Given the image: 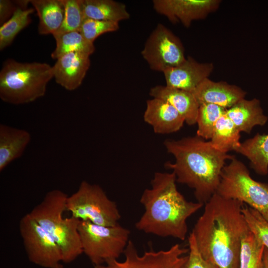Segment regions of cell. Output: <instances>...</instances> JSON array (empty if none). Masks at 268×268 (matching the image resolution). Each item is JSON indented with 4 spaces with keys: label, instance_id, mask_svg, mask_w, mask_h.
<instances>
[{
    "label": "cell",
    "instance_id": "cell-1",
    "mask_svg": "<svg viewBox=\"0 0 268 268\" xmlns=\"http://www.w3.org/2000/svg\"><path fill=\"white\" fill-rule=\"evenodd\" d=\"M244 203L217 193L205 203L194 234L203 259L219 268H239L242 241L250 231L242 212Z\"/></svg>",
    "mask_w": 268,
    "mask_h": 268
},
{
    "label": "cell",
    "instance_id": "cell-2",
    "mask_svg": "<svg viewBox=\"0 0 268 268\" xmlns=\"http://www.w3.org/2000/svg\"><path fill=\"white\" fill-rule=\"evenodd\" d=\"M164 145L175 158L174 163L167 162L165 166L172 170L177 182L194 190L198 202L205 204L217 191L226 161L234 156L216 149L210 141L197 135L168 139Z\"/></svg>",
    "mask_w": 268,
    "mask_h": 268
},
{
    "label": "cell",
    "instance_id": "cell-3",
    "mask_svg": "<svg viewBox=\"0 0 268 268\" xmlns=\"http://www.w3.org/2000/svg\"><path fill=\"white\" fill-rule=\"evenodd\" d=\"M175 174L156 172L151 188L140 199L144 212L135 224L136 228L158 236L184 240L188 232V218L204 204L189 201L178 191Z\"/></svg>",
    "mask_w": 268,
    "mask_h": 268
},
{
    "label": "cell",
    "instance_id": "cell-4",
    "mask_svg": "<svg viewBox=\"0 0 268 268\" xmlns=\"http://www.w3.org/2000/svg\"><path fill=\"white\" fill-rule=\"evenodd\" d=\"M67 197L61 190H51L29 213L59 245L65 263L73 262L83 253L78 230L80 220L63 217Z\"/></svg>",
    "mask_w": 268,
    "mask_h": 268
},
{
    "label": "cell",
    "instance_id": "cell-5",
    "mask_svg": "<svg viewBox=\"0 0 268 268\" xmlns=\"http://www.w3.org/2000/svg\"><path fill=\"white\" fill-rule=\"evenodd\" d=\"M53 78L52 66L47 63L8 59L0 71V98L14 105L32 102L45 95Z\"/></svg>",
    "mask_w": 268,
    "mask_h": 268
},
{
    "label": "cell",
    "instance_id": "cell-6",
    "mask_svg": "<svg viewBox=\"0 0 268 268\" xmlns=\"http://www.w3.org/2000/svg\"><path fill=\"white\" fill-rule=\"evenodd\" d=\"M224 167L216 193L247 203L268 222V184L257 181L246 166L235 156Z\"/></svg>",
    "mask_w": 268,
    "mask_h": 268
},
{
    "label": "cell",
    "instance_id": "cell-7",
    "mask_svg": "<svg viewBox=\"0 0 268 268\" xmlns=\"http://www.w3.org/2000/svg\"><path fill=\"white\" fill-rule=\"evenodd\" d=\"M78 232L83 253L94 265L117 260L126 249L130 231L119 223L112 226L79 221Z\"/></svg>",
    "mask_w": 268,
    "mask_h": 268
},
{
    "label": "cell",
    "instance_id": "cell-8",
    "mask_svg": "<svg viewBox=\"0 0 268 268\" xmlns=\"http://www.w3.org/2000/svg\"><path fill=\"white\" fill-rule=\"evenodd\" d=\"M66 208L72 216L99 225L114 226L121 218L117 204L102 188L86 181L81 182L78 190L68 196Z\"/></svg>",
    "mask_w": 268,
    "mask_h": 268
},
{
    "label": "cell",
    "instance_id": "cell-9",
    "mask_svg": "<svg viewBox=\"0 0 268 268\" xmlns=\"http://www.w3.org/2000/svg\"><path fill=\"white\" fill-rule=\"evenodd\" d=\"M19 231L31 262L45 268H56L62 262L59 245L29 213L21 218Z\"/></svg>",
    "mask_w": 268,
    "mask_h": 268
},
{
    "label": "cell",
    "instance_id": "cell-10",
    "mask_svg": "<svg viewBox=\"0 0 268 268\" xmlns=\"http://www.w3.org/2000/svg\"><path fill=\"white\" fill-rule=\"evenodd\" d=\"M141 54L151 69L162 72L186 59L179 38L161 23L149 35Z\"/></svg>",
    "mask_w": 268,
    "mask_h": 268
},
{
    "label": "cell",
    "instance_id": "cell-11",
    "mask_svg": "<svg viewBox=\"0 0 268 268\" xmlns=\"http://www.w3.org/2000/svg\"><path fill=\"white\" fill-rule=\"evenodd\" d=\"M189 249L176 244L167 250H151L139 255L134 244L129 240L124 252L125 259L107 261L105 265L94 266V268H182L188 258Z\"/></svg>",
    "mask_w": 268,
    "mask_h": 268
},
{
    "label": "cell",
    "instance_id": "cell-12",
    "mask_svg": "<svg viewBox=\"0 0 268 268\" xmlns=\"http://www.w3.org/2000/svg\"><path fill=\"white\" fill-rule=\"evenodd\" d=\"M219 0H154V9L173 23L180 22L185 27L194 20L202 19L219 7Z\"/></svg>",
    "mask_w": 268,
    "mask_h": 268
},
{
    "label": "cell",
    "instance_id": "cell-13",
    "mask_svg": "<svg viewBox=\"0 0 268 268\" xmlns=\"http://www.w3.org/2000/svg\"><path fill=\"white\" fill-rule=\"evenodd\" d=\"M212 63H200L189 57L180 65L163 72L166 85L193 93L213 70Z\"/></svg>",
    "mask_w": 268,
    "mask_h": 268
},
{
    "label": "cell",
    "instance_id": "cell-14",
    "mask_svg": "<svg viewBox=\"0 0 268 268\" xmlns=\"http://www.w3.org/2000/svg\"><path fill=\"white\" fill-rule=\"evenodd\" d=\"M89 58L76 52L69 53L59 58L52 66L56 82L68 91L78 88L90 67Z\"/></svg>",
    "mask_w": 268,
    "mask_h": 268
},
{
    "label": "cell",
    "instance_id": "cell-15",
    "mask_svg": "<svg viewBox=\"0 0 268 268\" xmlns=\"http://www.w3.org/2000/svg\"><path fill=\"white\" fill-rule=\"evenodd\" d=\"M199 105L212 104L225 109L245 98L246 92L239 87L224 81L204 79L193 93Z\"/></svg>",
    "mask_w": 268,
    "mask_h": 268
},
{
    "label": "cell",
    "instance_id": "cell-16",
    "mask_svg": "<svg viewBox=\"0 0 268 268\" xmlns=\"http://www.w3.org/2000/svg\"><path fill=\"white\" fill-rule=\"evenodd\" d=\"M143 119L151 126L154 133L158 134L176 132L185 122L183 117L171 105L156 98L147 100Z\"/></svg>",
    "mask_w": 268,
    "mask_h": 268
},
{
    "label": "cell",
    "instance_id": "cell-17",
    "mask_svg": "<svg viewBox=\"0 0 268 268\" xmlns=\"http://www.w3.org/2000/svg\"><path fill=\"white\" fill-rule=\"evenodd\" d=\"M149 94L152 98L162 99L171 105L188 125L192 126L197 123L200 105L192 93L157 85L150 89Z\"/></svg>",
    "mask_w": 268,
    "mask_h": 268
},
{
    "label": "cell",
    "instance_id": "cell-18",
    "mask_svg": "<svg viewBox=\"0 0 268 268\" xmlns=\"http://www.w3.org/2000/svg\"><path fill=\"white\" fill-rule=\"evenodd\" d=\"M27 131L0 125V171L23 154L31 141Z\"/></svg>",
    "mask_w": 268,
    "mask_h": 268
},
{
    "label": "cell",
    "instance_id": "cell-19",
    "mask_svg": "<svg viewBox=\"0 0 268 268\" xmlns=\"http://www.w3.org/2000/svg\"><path fill=\"white\" fill-rule=\"evenodd\" d=\"M225 114L240 132L248 134L251 133L254 127L263 126L268 120V117L264 114L260 101L256 98H244L226 109Z\"/></svg>",
    "mask_w": 268,
    "mask_h": 268
},
{
    "label": "cell",
    "instance_id": "cell-20",
    "mask_svg": "<svg viewBox=\"0 0 268 268\" xmlns=\"http://www.w3.org/2000/svg\"><path fill=\"white\" fill-rule=\"evenodd\" d=\"M30 3L39 17V34H55L61 27L64 18L63 0H30Z\"/></svg>",
    "mask_w": 268,
    "mask_h": 268
},
{
    "label": "cell",
    "instance_id": "cell-21",
    "mask_svg": "<svg viewBox=\"0 0 268 268\" xmlns=\"http://www.w3.org/2000/svg\"><path fill=\"white\" fill-rule=\"evenodd\" d=\"M85 18L119 23L130 18L125 4L113 0H81Z\"/></svg>",
    "mask_w": 268,
    "mask_h": 268
},
{
    "label": "cell",
    "instance_id": "cell-22",
    "mask_svg": "<svg viewBox=\"0 0 268 268\" xmlns=\"http://www.w3.org/2000/svg\"><path fill=\"white\" fill-rule=\"evenodd\" d=\"M235 151L249 160L251 167L257 174H268V134L257 133L241 143Z\"/></svg>",
    "mask_w": 268,
    "mask_h": 268
},
{
    "label": "cell",
    "instance_id": "cell-23",
    "mask_svg": "<svg viewBox=\"0 0 268 268\" xmlns=\"http://www.w3.org/2000/svg\"><path fill=\"white\" fill-rule=\"evenodd\" d=\"M56 46L51 54L53 59L72 52L79 53L88 56L92 55L95 48L93 43L87 40L79 31H70L53 35Z\"/></svg>",
    "mask_w": 268,
    "mask_h": 268
},
{
    "label": "cell",
    "instance_id": "cell-24",
    "mask_svg": "<svg viewBox=\"0 0 268 268\" xmlns=\"http://www.w3.org/2000/svg\"><path fill=\"white\" fill-rule=\"evenodd\" d=\"M240 133L225 113L217 121L210 141L214 148L222 152L235 151L241 143Z\"/></svg>",
    "mask_w": 268,
    "mask_h": 268
},
{
    "label": "cell",
    "instance_id": "cell-25",
    "mask_svg": "<svg viewBox=\"0 0 268 268\" xmlns=\"http://www.w3.org/2000/svg\"><path fill=\"white\" fill-rule=\"evenodd\" d=\"M33 8L24 9L17 7L12 16L0 27V50L9 46L16 36L31 22L30 15Z\"/></svg>",
    "mask_w": 268,
    "mask_h": 268
},
{
    "label": "cell",
    "instance_id": "cell-26",
    "mask_svg": "<svg viewBox=\"0 0 268 268\" xmlns=\"http://www.w3.org/2000/svg\"><path fill=\"white\" fill-rule=\"evenodd\" d=\"M265 248L250 230L242 241L239 268H263Z\"/></svg>",
    "mask_w": 268,
    "mask_h": 268
},
{
    "label": "cell",
    "instance_id": "cell-27",
    "mask_svg": "<svg viewBox=\"0 0 268 268\" xmlns=\"http://www.w3.org/2000/svg\"><path fill=\"white\" fill-rule=\"evenodd\" d=\"M226 110L215 104L200 105L197 118V135L205 140L210 139L217 121Z\"/></svg>",
    "mask_w": 268,
    "mask_h": 268
},
{
    "label": "cell",
    "instance_id": "cell-28",
    "mask_svg": "<svg viewBox=\"0 0 268 268\" xmlns=\"http://www.w3.org/2000/svg\"><path fill=\"white\" fill-rule=\"evenodd\" d=\"M63 2L65 6L64 18L61 27L55 34L79 31L85 19L81 0H63Z\"/></svg>",
    "mask_w": 268,
    "mask_h": 268
},
{
    "label": "cell",
    "instance_id": "cell-29",
    "mask_svg": "<svg viewBox=\"0 0 268 268\" xmlns=\"http://www.w3.org/2000/svg\"><path fill=\"white\" fill-rule=\"evenodd\" d=\"M242 212L251 231L268 249V222L255 209L248 205Z\"/></svg>",
    "mask_w": 268,
    "mask_h": 268
},
{
    "label": "cell",
    "instance_id": "cell-30",
    "mask_svg": "<svg viewBox=\"0 0 268 268\" xmlns=\"http://www.w3.org/2000/svg\"><path fill=\"white\" fill-rule=\"evenodd\" d=\"M119 23L85 18L79 32L89 41L93 43L100 35L108 32L117 31Z\"/></svg>",
    "mask_w": 268,
    "mask_h": 268
},
{
    "label": "cell",
    "instance_id": "cell-31",
    "mask_svg": "<svg viewBox=\"0 0 268 268\" xmlns=\"http://www.w3.org/2000/svg\"><path fill=\"white\" fill-rule=\"evenodd\" d=\"M189 255L186 262L182 268H219L216 265L205 260L201 255L192 232L188 238Z\"/></svg>",
    "mask_w": 268,
    "mask_h": 268
},
{
    "label": "cell",
    "instance_id": "cell-32",
    "mask_svg": "<svg viewBox=\"0 0 268 268\" xmlns=\"http://www.w3.org/2000/svg\"><path fill=\"white\" fill-rule=\"evenodd\" d=\"M14 2L9 0H0V25L7 21L16 10L18 6Z\"/></svg>",
    "mask_w": 268,
    "mask_h": 268
},
{
    "label": "cell",
    "instance_id": "cell-33",
    "mask_svg": "<svg viewBox=\"0 0 268 268\" xmlns=\"http://www.w3.org/2000/svg\"><path fill=\"white\" fill-rule=\"evenodd\" d=\"M263 268H268V249L266 247L264 251Z\"/></svg>",
    "mask_w": 268,
    "mask_h": 268
},
{
    "label": "cell",
    "instance_id": "cell-34",
    "mask_svg": "<svg viewBox=\"0 0 268 268\" xmlns=\"http://www.w3.org/2000/svg\"><path fill=\"white\" fill-rule=\"evenodd\" d=\"M56 268H64L61 264H60L57 266Z\"/></svg>",
    "mask_w": 268,
    "mask_h": 268
}]
</instances>
